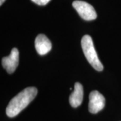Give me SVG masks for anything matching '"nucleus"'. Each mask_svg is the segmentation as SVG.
<instances>
[{"label":"nucleus","instance_id":"obj_1","mask_svg":"<svg viewBox=\"0 0 121 121\" xmlns=\"http://www.w3.org/2000/svg\"><path fill=\"white\" fill-rule=\"evenodd\" d=\"M37 89L35 87H28L13 97L6 108V114L10 118L17 116L35 99L37 95Z\"/></svg>","mask_w":121,"mask_h":121},{"label":"nucleus","instance_id":"obj_2","mask_svg":"<svg viewBox=\"0 0 121 121\" xmlns=\"http://www.w3.org/2000/svg\"><path fill=\"white\" fill-rule=\"evenodd\" d=\"M82 47L84 53V55L86 57L87 61L96 71H101L103 70V65L100 62L98 56L97 52L95 51L93 40L89 35H85L82 39Z\"/></svg>","mask_w":121,"mask_h":121},{"label":"nucleus","instance_id":"obj_3","mask_svg":"<svg viewBox=\"0 0 121 121\" xmlns=\"http://www.w3.org/2000/svg\"><path fill=\"white\" fill-rule=\"evenodd\" d=\"M73 7L78 12L79 15L82 19L90 21L95 20L97 17V13L95 9L90 4L83 1H75L73 2Z\"/></svg>","mask_w":121,"mask_h":121},{"label":"nucleus","instance_id":"obj_4","mask_svg":"<svg viewBox=\"0 0 121 121\" xmlns=\"http://www.w3.org/2000/svg\"><path fill=\"white\" fill-rule=\"evenodd\" d=\"M89 111L91 114H96L105 106V98L98 91H92L89 96Z\"/></svg>","mask_w":121,"mask_h":121},{"label":"nucleus","instance_id":"obj_5","mask_svg":"<svg viewBox=\"0 0 121 121\" xmlns=\"http://www.w3.org/2000/svg\"><path fill=\"white\" fill-rule=\"evenodd\" d=\"M19 63V51L16 48H13L10 55L2 59V65L9 74L13 73Z\"/></svg>","mask_w":121,"mask_h":121},{"label":"nucleus","instance_id":"obj_6","mask_svg":"<svg viewBox=\"0 0 121 121\" xmlns=\"http://www.w3.org/2000/svg\"><path fill=\"white\" fill-rule=\"evenodd\" d=\"M35 48L37 52L40 55L47 54L52 48V44L49 39L44 35L40 34L35 39Z\"/></svg>","mask_w":121,"mask_h":121},{"label":"nucleus","instance_id":"obj_7","mask_svg":"<svg viewBox=\"0 0 121 121\" xmlns=\"http://www.w3.org/2000/svg\"><path fill=\"white\" fill-rule=\"evenodd\" d=\"M83 89L82 85L79 82H76L74 86V90L69 96V103L73 108L79 106L83 101Z\"/></svg>","mask_w":121,"mask_h":121},{"label":"nucleus","instance_id":"obj_8","mask_svg":"<svg viewBox=\"0 0 121 121\" xmlns=\"http://www.w3.org/2000/svg\"><path fill=\"white\" fill-rule=\"evenodd\" d=\"M31 1L39 5H44L47 4L51 0H31Z\"/></svg>","mask_w":121,"mask_h":121},{"label":"nucleus","instance_id":"obj_9","mask_svg":"<svg viewBox=\"0 0 121 121\" xmlns=\"http://www.w3.org/2000/svg\"><path fill=\"white\" fill-rule=\"evenodd\" d=\"M5 1V0H0V5H1L3 4V3Z\"/></svg>","mask_w":121,"mask_h":121}]
</instances>
